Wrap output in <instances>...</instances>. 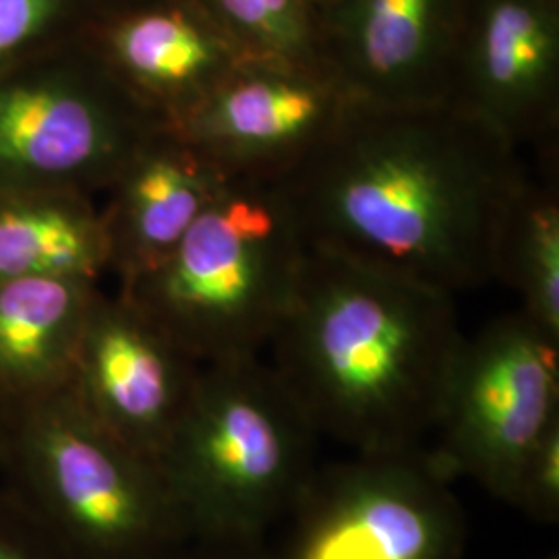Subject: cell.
I'll use <instances>...</instances> for the list:
<instances>
[{"label":"cell","mask_w":559,"mask_h":559,"mask_svg":"<svg viewBox=\"0 0 559 559\" xmlns=\"http://www.w3.org/2000/svg\"><path fill=\"white\" fill-rule=\"evenodd\" d=\"M309 247L456 297L500 280L531 185L520 152L450 102L357 104L274 180Z\"/></svg>","instance_id":"obj_1"},{"label":"cell","mask_w":559,"mask_h":559,"mask_svg":"<svg viewBox=\"0 0 559 559\" xmlns=\"http://www.w3.org/2000/svg\"><path fill=\"white\" fill-rule=\"evenodd\" d=\"M462 340L454 297L307 245L267 348L320 438L385 454L425 448Z\"/></svg>","instance_id":"obj_2"},{"label":"cell","mask_w":559,"mask_h":559,"mask_svg":"<svg viewBox=\"0 0 559 559\" xmlns=\"http://www.w3.org/2000/svg\"><path fill=\"white\" fill-rule=\"evenodd\" d=\"M320 436L260 357L201 365L158 459L193 539L261 547L299 500Z\"/></svg>","instance_id":"obj_3"},{"label":"cell","mask_w":559,"mask_h":559,"mask_svg":"<svg viewBox=\"0 0 559 559\" xmlns=\"http://www.w3.org/2000/svg\"><path fill=\"white\" fill-rule=\"evenodd\" d=\"M0 483L69 559H158L193 539L158 460L108 433L71 385L2 415Z\"/></svg>","instance_id":"obj_4"},{"label":"cell","mask_w":559,"mask_h":559,"mask_svg":"<svg viewBox=\"0 0 559 559\" xmlns=\"http://www.w3.org/2000/svg\"><path fill=\"white\" fill-rule=\"evenodd\" d=\"M305 255L278 187L230 179L175 251L119 293L200 365L251 359L274 336Z\"/></svg>","instance_id":"obj_5"},{"label":"cell","mask_w":559,"mask_h":559,"mask_svg":"<svg viewBox=\"0 0 559 559\" xmlns=\"http://www.w3.org/2000/svg\"><path fill=\"white\" fill-rule=\"evenodd\" d=\"M466 519L427 448L313 471L261 559H459Z\"/></svg>","instance_id":"obj_6"},{"label":"cell","mask_w":559,"mask_h":559,"mask_svg":"<svg viewBox=\"0 0 559 559\" xmlns=\"http://www.w3.org/2000/svg\"><path fill=\"white\" fill-rule=\"evenodd\" d=\"M158 124L75 41L0 73V187L96 198Z\"/></svg>","instance_id":"obj_7"},{"label":"cell","mask_w":559,"mask_h":559,"mask_svg":"<svg viewBox=\"0 0 559 559\" xmlns=\"http://www.w3.org/2000/svg\"><path fill=\"white\" fill-rule=\"evenodd\" d=\"M558 427L559 342L519 309L462 340L429 454L448 479H473L512 506L528 460Z\"/></svg>","instance_id":"obj_8"},{"label":"cell","mask_w":559,"mask_h":559,"mask_svg":"<svg viewBox=\"0 0 559 559\" xmlns=\"http://www.w3.org/2000/svg\"><path fill=\"white\" fill-rule=\"evenodd\" d=\"M353 106L325 60L249 57L175 127L226 177L274 182L307 160Z\"/></svg>","instance_id":"obj_9"},{"label":"cell","mask_w":559,"mask_h":559,"mask_svg":"<svg viewBox=\"0 0 559 559\" xmlns=\"http://www.w3.org/2000/svg\"><path fill=\"white\" fill-rule=\"evenodd\" d=\"M448 102L519 152L554 140L558 0H459Z\"/></svg>","instance_id":"obj_10"},{"label":"cell","mask_w":559,"mask_h":559,"mask_svg":"<svg viewBox=\"0 0 559 559\" xmlns=\"http://www.w3.org/2000/svg\"><path fill=\"white\" fill-rule=\"evenodd\" d=\"M200 369L133 300L100 288L69 385L108 433L158 460L187 411Z\"/></svg>","instance_id":"obj_11"},{"label":"cell","mask_w":559,"mask_h":559,"mask_svg":"<svg viewBox=\"0 0 559 559\" xmlns=\"http://www.w3.org/2000/svg\"><path fill=\"white\" fill-rule=\"evenodd\" d=\"M83 46L162 124H179L249 59L198 0L98 11Z\"/></svg>","instance_id":"obj_12"},{"label":"cell","mask_w":559,"mask_h":559,"mask_svg":"<svg viewBox=\"0 0 559 559\" xmlns=\"http://www.w3.org/2000/svg\"><path fill=\"white\" fill-rule=\"evenodd\" d=\"M320 20L323 60L357 104L448 102L459 0H332Z\"/></svg>","instance_id":"obj_13"},{"label":"cell","mask_w":559,"mask_h":559,"mask_svg":"<svg viewBox=\"0 0 559 559\" xmlns=\"http://www.w3.org/2000/svg\"><path fill=\"white\" fill-rule=\"evenodd\" d=\"M228 180L177 127H154L104 191L108 272L119 288L166 260Z\"/></svg>","instance_id":"obj_14"},{"label":"cell","mask_w":559,"mask_h":559,"mask_svg":"<svg viewBox=\"0 0 559 559\" xmlns=\"http://www.w3.org/2000/svg\"><path fill=\"white\" fill-rule=\"evenodd\" d=\"M100 282L34 276L0 282V411L69 385Z\"/></svg>","instance_id":"obj_15"},{"label":"cell","mask_w":559,"mask_h":559,"mask_svg":"<svg viewBox=\"0 0 559 559\" xmlns=\"http://www.w3.org/2000/svg\"><path fill=\"white\" fill-rule=\"evenodd\" d=\"M104 274L108 245L94 198L0 187V282L34 276L100 282Z\"/></svg>","instance_id":"obj_16"},{"label":"cell","mask_w":559,"mask_h":559,"mask_svg":"<svg viewBox=\"0 0 559 559\" xmlns=\"http://www.w3.org/2000/svg\"><path fill=\"white\" fill-rule=\"evenodd\" d=\"M500 280L519 293L520 311L559 342V201L551 189L526 187L503 245Z\"/></svg>","instance_id":"obj_17"},{"label":"cell","mask_w":559,"mask_h":559,"mask_svg":"<svg viewBox=\"0 0 559 559\" xmlns=\"http://www.w3.org/2000/svg\"><path fill=\"white\" fill-rule=\"evenodd\" d=\"M253 59L323 60L320 9L311 0H198Z\"/></svg>","instance_id":"obj_18"},{"label":"cell","mask_w":559,"mask_h":559,"mask_svg":"<svg viewBox=\"0 0 559 559\" xmlns=\"http://www.w3.org/2000/svg\"><path fill=\"white\" fill-rule=\"evenodd\" d=\"M94 0H0V73L80 41Z\"/></svg>","instance_id":"obj_19"},{"label":"cell","mask_w":559,"mask_h":559,"mask_svg":"<svg viewBox=\"0 0 559 559\" xmlns=\"http://www.w3.org/2000/svg\"><path fill=\"white\" fill-rule=\"evenodd\" d=\"M512 506L540 524H558L559 427L543 440L528 460Z\"/></svg>","instance_id":"obj_20"},{"label":"cell","mask_w":559,"mask_h":559,"mask_svg":"<svg viewBox=\"0 0 559 559\" xmlns=\"http://www.w3.org/2000/svg\"><path fill=\"white\" fill-rule=\"evenodd\" d=\"M0 559H69L55 537L0 483Z\"/></svg>","instance_id":"obj_21"},{"label":"cell","mask_w":559,"mask_h":559,"mask_svg":"<svg viewBox=\"0 0 559 559\" xmlns=\"http://www.w3.org/2000/svg\"><path fill=\"white\" fill-rule=\"evenodd\" d=\"M158 559H261V547H233L212 540H185Z\"/></svg>","instance_id":"obj_22"},{"label":"cell","mask_w":559,"mask_h":559,"mask_svg":"<svg viewBox=\"0 0 559 559\" xmlns=\"http://www.w3.org/2000/svg\"><path fill=\"white\" fill-rule=\"evenodd\" d=\"M140 2H147V0H94V4H96L98 11H115V9L140 4Z\"/></svg>","instance_id":"obj_23"},{"label":"cell","mask_w":559,"mask_h":559,"mask_svg":"<svg viewBox=\"0 0 559 559\" xmlns=\"http://www.w3.org/2000/svg\"><path fill=\"white\" fill-rule=\"evenodd\" d=\"M311 2H313V4H316V7H318V9H320V17H321V11H323V9H325V7H328V4H330V2H332V0H311Z\"/></svg>","instance_id":"obj_24"},{"label":"cell","mask_w":559,"mask_h":559,"mask_svg":"<svg viewBox=\"0 0 559 559\" xmlns=\"http://www.w3.org/2000/svg\"><path fill=\"white\" fill-rule=\"evenodd\" d=\"M0 441H2V411H0Z\"/></svg>","instance_id":"obj_25"},{"label":"cell","mask_w":559,"mask_h":559,"mask_svg":"<svg viewBox=\"0 0 559 559\" xmlns=\"http://www.w3.org/2000/svg\"><path fill=\"white\" fill-rule=\"evenodd\" d=\"M547 559H559L558 556H551V558H547Z\"/></svg>","instance_id":"obj_26"}]
</instances>
